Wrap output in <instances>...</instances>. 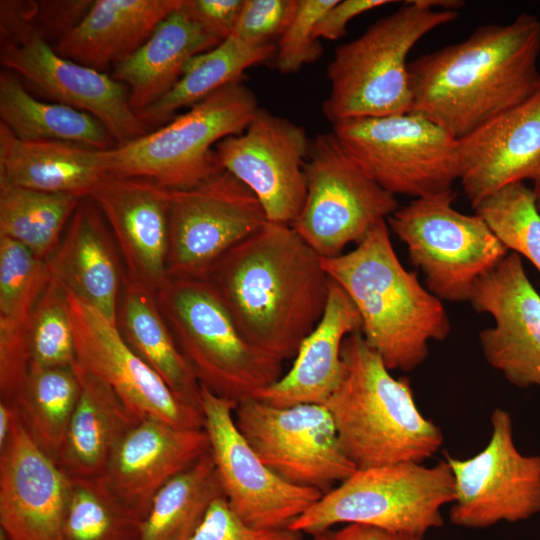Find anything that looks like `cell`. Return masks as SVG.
Wrapping results in <instances>:
<instances>
[{"mask_svg":"<svg viewBox=\"0 0 540 540\" xmlns=\"http://www.w3.org/2000/svg\"><path fill=\"white\" fill-rule=\"evenodd\" d=\"M474 210L509 251L524 256L540 271V212L532 188L525 183L505 186Z\"/></svg>","mask_w":540,"mask_h":540,"instance_id":"37","label":"cell"},{"mask_svg":"<svg viewBox=\"0 0 540 540\" xmlns=\"http://www.w3.org/2000/svg\"><path fill=\"white\" fill-rule=\"evenodd\" d=\"M221 42L194 19L182 0L143 44L113 66L112 77L128 87L138 115L175 86L191 58Z\"/></svg>","mask_w":540,"mask_h":540,"instance_id":"26","label":"cell"},{"mask_svg":"<svg viewBox=\"0 0 540 540\" xmlns=\"http://www.w3.org/2000/svg\"><path fill=\"white\" fill-rule=\"evenodd\" d=\"M89 198L113 235L127 279L156 293L168 278L170 190L148 179L107 174Z\"/></svg>","mask_w":540,"mask_h":540,"instance_id":"21","label":"cell"},{"mask_svg":"<svg viewBox=\"0 0 540 540\" xmlns=\"http://www.w3.org/2000/svg\"><path fill=\"white\" fill-rule=\"evenodd\" d=\"M158 307L199 384L236 403L282 376V361L248 343L205 279L168 277Z\"/></svg>","mask_w":540,"mask_h":540,"instance_id":"6","label":"cell"},{"mask_svg":"<svg viewBox=\"0 0 540 540\" xmlns=\"http://www.w3.org/2000/svg\"><path fill=\"white\" fill-rule=\"evenodd\" d=\"M537 207H538V210L540 212V193L537 196Z\"/></svg>","mask_w":540,"mask_h":540,"instance_id":"49","label":"cell"},{"mask_svg":"<svg viewBox=\"0 0 540 540\" xmlns=\"http://www.w3.org/2000/svg\"><path fill=\"white\" fill-rule=\"evenodd\" d=\"M104 150L54 140H23L0 122V186L89 197L107 175Z\"/></svg>","mask_w":540,"mask_h":540,"instance_id":"27","label":"cell"},{"mask_svg":"<svg viewBox=\"0 0 540 540\" xmlns=\"http://www.w3.org/2000/svg\"><path fill=\"white\" fill-rule=\"evenodd\" d=\"M75 369L80 395L57 463L70 477L98 478L122 437L140 418L78 362Z\"/></svg>","mask_w":540,"mask_h":540,"instance_id":"29","label":"cell"},{"mask_svg":"<svg viewBox=\"0 0 540 540\" xmlns=\"http://www.w3.org/2000/svg\"><path fill=\"white\" fill-rule=\"evenodd\" d=\"M469 303L494 321L479 333L488 364L509 383L540 390V295L525 272L521 256L510 251L482 276Z\"/></svg>","mask_w":540,"mask_h":540,"instance_id":"19","label":"cell"},{"mask_svg":"<svg viewBox=\"0 0 540 540\" xmlns=\"http://www.w3.org/2000/svg\"><path fill=\"white\" fill-rule=\"evenodd\" d=\"M142 520L125 509L99 478L70 477L64 540H139Z\"/></svg>","mask_w":540,"mask_h":540,"instance_id":"36","label":"cell"},{"mask_svg":"<svg viewBox=\"0 0 540 540\" xmlns=\"http://www.w3.org/2000/svg\"><path fill=\"white\" fill-rule=\"evenodd\" d=\"M208 450L204 429L141 418L122 437L98 478L111 496L143 520L159 490Z\"/></svg>","mask_w":540,"mask_h":540,"instance_id":"22","label":"cell"},{"mask_svg":"<svg viewBox=\"0 0 540 540\" xmlns=\"http://www.w3.org/2000/svg\"><path fill=\"white\" fill-rule=\"evenodd\" d=\"M0 118L23 140L73 142L100 150L117 144L108 130L92 115L34 97L16 74H0Z\"/></svg>","mask_w":540,"mask_h":540,"instance_id":"31","label":"cell"},{"mask_svg":"<svg viewBox=\"0 0 540 540\" xmlns=\"http://www.w3.org/2000/svg\"><path fill=\"white\" fill-rule=\"evenodd\" d=\"M491 428L488 443L477 454L464 459L445 455L454 478L449 519L458 527L489 528L540 512V456L517 449L506 410H493Z\"/></svg>","mask_w":540,"mask_h":540,"instance_id":"15","label":"cell"},{"mask_svg":"<svg viewBox=\"0 0 540 540\" xmlns=\"http://www.w3.org/2000/svg\"><path fill=\"white\" fill-rule=\"evenodd\" d=\"M361 327L355 305L331 280L323 315L300 344L291 368L253 397L277 407L324 405L344 376L343 341Z\"/></svg>","mask_w":540,"mask_h":540,"instance_id":"25","label":"cell"},{"mask_svg":"<svg viewBox=\"0 0 540 540\" xmlns=\"http://www.w3.org/2000/svg\"><path fill=\"white\" fill-rule=\"evenodd\" d=\"M454 478L444 459L433 466L403 462L356 469L288 528L314 535L339 524H360L425 536L444 523Z\"/></svg>","mask_w":540,"mask_h":540,"instance_id":"8","label":"cell"},{"mask_svg":"<svg viewBox=\"0 0 540 540\" xmlns=\"http://www.w3.org/2000/svg\"><path fill=\"white\" fill-rule=\"evenodd\" d=\"M235 423L259 458L289 483L323 493L355 470L324 405H270L255 397L238 402Z\"/></svg>","mask_w":540,"mask_h":540,"instance_id":"13","label":"cell"},{"mask_svg":"<svg viewBox=\"0 0 540 540\" xmlns=\"http://www.w3.org/2000/svg\"><path fill=\"white\" fill-rule=\"evenodd\" d=\"M236 404L201 386L203 429L224 497L250 526L288 528L324 493L289 483L265 465L235 423Z\"/></svg>","mask_w":540,"mask_h":540,"instance_id":"16","label":"cell"},{"mask_svg":"<svg viewBox=\"0 0 540 540\" xmlns=\"http://www.w3.org/2000/svg\"><path fill=\"white\" fill-rule=\"evenodd\" d=\"M459 140V181L475 208L501 188L531 181L540 193V89Z\"/></svg>","mask_w":540,"mask_h":540,"instance_id":"23","label":"cell"},{"mask_svg":"<svg viewBox=\"0 0 540 540\" xmlns=\"http://www.w3.org/2000/svg\"><path fill=\"white\" fill-rule=\"evenodd\" d=\"M115 245L102 213L86 197L48 260L52 276L113 324L126 276Z\"/></svg>","mask_w":540,"mask_h":540,"instance_id":"24","label":"cell"},{"mask_svg":"<svg viewBox=\"0 0 540 540\" xmlns=\"http://www.w3.org/2000/svg\"><path fill=\"white\" fill-rule=\"evenodd\" d=\"M393 3L389 0H337L318 21L314 37L337 40L346 34L348 23L355 17L372 9Z\"/></svg>","mask_w":540,"mask_h":540,"instance_id":"45","label":"cell"},{"mask_svg":"<svg viewBox=\"0 0 540 540\" xmlns=\"http://www.w3.org/2000/svg\"><path fill=\"white\" fill-rule=\"evenodd\" d=\"M455 198L453 189L415 198L386 221L422 271L425 287L441 301L461 303L510 251L480 215L456 210Z\"/></svg>","mask_w":540,"mask_h":540,"instance_id":"9","label":"cell"},{"mask_svg":"<svg viewBox=\"0 0 540 540\" xmlns=\"http://www.w3.org/2000/svg\"><path fill=\"white\" fill-rule=\"evenodd\" d=\"M93 1H42L32 5L31 22L48 41L55 35L57 41L73 29L84 17Z\"/></svg>","mask_w":540,"mask_h":540,"instance_id":"43","label":"cell"},{"mask_svg":"<svg viewBox=\"0 0 540 540\" xmlns=\"http://www.w3.org/2000/svg\"><path fill=\"white\" fill-rule=\"evenodd\" d=\"M205 280L244 339L282 362L321 319L331 281L290 225L270 221L225 253Z\"/></svg>","mask_w":540,"mask_h":540,"instance_id":"1","label":"cell"},{"mask_svg":"<svg viewBox=\"0 0 540 540\" xmlns=\"http://www.w3.org/2000/svg\"><path fill=\"white\" fill-rule=\"evenodd\" d=\"M341 356L344 376L324 406L356 469L431 458L443 433L420 412L409 381L390 373L361 331L344 339Z\"/></svg>","mask_w":540,"mask_h":540,"instance_id":"4","label":"cell"},{"mask_svg":"<svg viewBox=\"0 0 540 540\" xmlns=\"http://www.w3.org/2000/svg\"><path fill=\"white\" fill-rule=\"evenodd\" d=\"M184 5L195 20L223 41L235 28L243 0H184Z\"/></svg>","mask_w":540,"mask_h":540,"instance_id":"44","label":"cell"},{"mask_svg":"<svg viewBox=\"0 0 540 540\" xmlns=\"http://www.w3.org/2000/svg\"><path fill=\"white\" fill-rule=\"evenodd\" d=\"M30 366L71 367L77 363L66 288L51 274L28 328Z\"/></svg>","mask_w":540,"mask_h":540,"instance_id":"39","label":"cell"},{"mask_svg":"<svg viewBox=\"0 0 540 540\" xmlns=\"http://www.w3.org/2000/svg\"><path fill=\"white\" fill-rule=\"evenodd\" d=\"M539 56L540 20L533 14L477 27L409 62L411 112L461 139L540 89Z\"/></svg>","mask_w":540,"mask_h":540,"instance_id":"2","label":"cell"},{"mask_svg":"<svg viewBox=\"0 0 540 540\" xmlns=\"http://www.w3.org/2000/svg\"><path fill=\"white\" fill-rule=\"evenodd\" d=\"M80 388L75 365L54 368L30 366L14 402L28 432L56 462Z\"/></svg>","mask_w":540,"mask_h":540,"instance_id":"34","label":"cell"},{"mask_svg":"<svg viewBox=\"0 0 540 540\" xmlns=\"http://www.w3.org/2000/svg\"><path fill=\"white\" fill-rule=\"evenodd\" d=\"M303 534L290 528L263 529L248 525L230 508L226 498L210 506L192 540H302Z\"/></svg>","mask_w":540,"mask_h":540,"instance_id":"42","label":"cell"},{"mask_svg":"<svg viewBox=\"0 0 540 540\" xmlns=\"http://www.w3.org/2000/svg\"><path fill=\"white\" fill-rule=\"evenodd\" d=\"M457 17L458 11L433 8L427 0L407 1L339 45L326 70L330 91L321 107L324 117L333 125L411 112L408 55L425 35Z\"/></svg>","mask_w":540,"mask_h":540,"instance_id":"5","label":"cell"},{"mask_svg":"<svg viewBox=\"0 0 540 540\" xmlns=\"http://www.w3.org/2000/svg\"><path fill=\"white\" fill-rule=\"evenodd\" d=\"M168 277L205 279L230 249L269 220L242 182L221 170L199 185L170 190Z\"/></svg>","mask_w":540,"mask_h":540,"instance_id":"14","label":"cell"},{"mask_svg":"<svg viewBox=\"0 0 540 540\" xmlns=\"http://www.w3.org/2000/svg\"><path fill=\"white\" fill-rule=\"evenodd\" d=\"M0 540H11L5 533L0 531Z\"/></svg>","mask_w":540,"mask_h":540,"instance_id":"48","label":"cell"},{"mask_svg":"<svg viewBox=\"0 0 540 540\" xmlns=\"http://www.w3.org/2000/svg\"><path fill=\"white\" fill-rule=\"evenodd\" d=\"M116 326L133 351L179 399L201 410V385L180 352L158 307L155 293L129 281L126 276Z\"/></svg>","mask_w":540,"mask_h":540,"instance_id":"30","label":"cell"},{"mask_svg":"<svg viewBox=\"0 0 540 540\" xmlns=\"http://www.w3.org/2000/svg\"><path fill=\"white\" fill-rule=\"evenodd\" d=\"M74 195L0 186V237L48 261L81 200Z\"/></svg>","mask_w":540,"mask_h":540,"instance_id":"35","label":"cell"},{"mask_svg":"<svg viewBox=\"0 0 540 540\" xmlns=\"http://www.w3.org/2000/svg\"><path fill=\"white\" fill-rule=\"evenodd\" d=\"M259 108L243 80L232 82L168 123L104 150L107 173L148 179L168 190L195 187L222 170L216 145L242 133Z\"/></svg>","mask_w":540,"mask_h":540,"instance_id":"7","label":"cell"},{"mask_svg":"<svg viewBox=\"0 0 540 540\" xmlns=\"http://www.w3.org/2000/svg\"><path fill=\"white\" fill-rule=\"evenodd\" d=\"M337 0H298L294 16L276 45L275 67L282 74L298 72L317 61L323 52L314 37L318 21Z\"/></svg>","mask_w":540,"mask_h":540,"instance_id":"40","label":"cell"},{"mask_svg":"<svg viewBox=\"0 0 540 540\" xmlns=\"http://www.w3.org/2000/svg\"><path fill=\"white\" fill-rule=\"evenodd\" d=\"M310 139L293 121L259 108L246 129L215 147L220 168L257 197L270 222L291 225L306 197Z\"/></svg>","mask_w":540,"mask_h":540,"instance_id":"17","label":"cell"},{"mask_svg":"<svg viewBox=\"0 0 540 540\" xmlns=\"http://www.w3.org/2000/svg\"><path fill=\"white\" fill-rule=\"evenodd\" d=\"M16 415L15 404L0 401V450L6 445Z\"/></svg>","mask_w":540,"mask_h":540,"instance_id":"47","label":"cell"},{"mask_svg":"<svg viewBox=\"0 0 540 540\" xmlns=\"http://www.w3.org/2000/svg\"><path fill=\"white\" fill-rule=\"evenodd\" d=\"M77 362L111 388L138 417L203 429L202 411L181 399L128 345L116 324L66 289Z\"/></svg>","mask_w":540,"mask_h":540,"instance_id":"18","label":"cell"},{"mask_svg":"<svg viewBox=\"0 0 540 540\" xmlns=\"http://www.w3.org/2000/svg\"><path fill=\"white\" fill-rule=\"evenodd\" d=\"M276 45H252L230 35L214 48L191 58L175 86L138 116L146 127L171 121L178 110L192 107L220 88L242 80L250 67L272 58Z\"/></svg>","mask_w":540,"mask_h":540,"instance_id":"32","label":"cell"},{"mask_svg":"<svg viewBox=\"0 0 540 540\" xmlns=\"http://www.w3.org/2000/svg\"><path fill=\"white\" fill-rule=\"evenodd\" d=\"M69 487L70 476L33 439L16 408L0 450V531L11 540H64Z\"/></svg>","mask_w":540,"mask_h":540,"instance_id":"20","label":"cell"},{"mask_svg":"<svg viewBox=\"0 0 540 540\" xmlns=\"http://www.w3.org/2000/svg\"><path fill=\"white\" fill-rule=\"evenodd\" d=\"M298 0H243L231 35L252 45L273 44L290 24Z\"/></svg>","mask_w":540,"mask_h":540,"instance_id":"41","label":"cell"},{"mask_svg":"<svg viewBox=\"0 0 540 540\" xmlns=\"http://www.w3.org/2000/svg\"><path fill=\"white\" fill-rule=\"evenodd\" d=\"M182 0H96L54 47L61 56L102 71L143 44Z\"/></svg>","mask_w":540,"mask_h":540,"instance_id":"28","label":"cell"},{"mask_svg":"<svg viewBox=\"0 0 540 540\" xmlns=\"http://www.w3.org/2000/svg\"><path fill=\"white\" fill-rule=\"evenodd\" d=\"M304 177L305 201L290 226L321 258L357 245L400 207L396 196L363 171L332 131L310 139Z\"/></svg>","mask_w":540,"mask_h":540,"instance_id":"11","label":"cell"},{"mask_svg":"<svg viewBox=\"0 0 540 540\" xmlns=\"http://www.w3.org/2000/svg\"><path fill=\"white\" fill-rule=\"evenodd\" d=\"M345 151L393 195L426 197L460 178L459 140L428 118L408 112L332 125Z\"/></svg>","mask_w":540,"mask_h":540,"instance_id":"10","label":"cell"},{"mask_svg":"<svg viewBox=\"0 0 540 540\" xmlns=\"http://www.w3.org/2000/svg\"><path fill=\"white\" fill-rule=\"evenodd\" d=\"M224 496L210 450L167 482L142 520L139 540H192L211 504Z\"/></svg>","mask_w":540,"mask_h":540,"instance_id":"33","label":"cell"},{"mask_svg":"<svg viewBox=\"0 0 540 540\" xmlns=\"http://www.w3.org/2000/svg\"><path fill=\"white\" fill-rule=\"evenodd\" d=\"M1 3L0 60L9 71L55 102L92 115L117 145L149 132L125 84L61 56L13 2Z\"/></svg>","mask_w":540,"mask_h":540,"instance_id":"12","label":"cell"},{"mask_svg":"<svg viewBox=\"0 0 540 540\" xmlns=\"http://www.w3.org/2000/svg\"><path fill=\"white\" fill-rule=\"evenodd\" d=\"M322 265L355 305L365 341L388 369L413 371L427 359L430 341L449 336L442 301L402 265L386 220L351 251L322 258Z\"/></svg>","mask_w":540,"mask_h":540,"instance_id":"3","label":"cell"},{"mask_svg":"<svg viewBox=\"0 0 540 540\" xmlns=\"http://www.w3.org/2000/svg\"><path fill=\"white\" fill-rule=\"evenodd\" d=\"M313 540H425L424 536L398 533L360 524H347L313 535Z\"/></svg>","mask_w":540,"mask_h":540,"instance_id":"46","label":"cell"},{"mask_svg":"<svg viewBox=\"0 0 540 540\" xmlns=\"http://www.w3.org/2000/svg\"><path fill=\"white\" fill-rule=\"evenodd\" d=\"M50 278L48 261L19 242L0 237V322L28 326Z\"/></svg>","mask_w":540,"mask_h":540,"instance_id":"38","label":"cell"}]
</instances>
